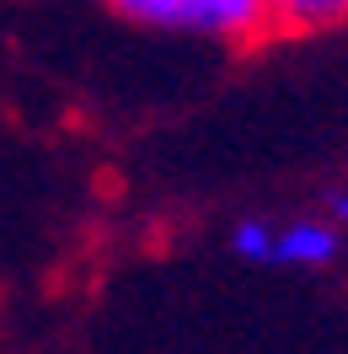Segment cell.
I'll return each mask as SVG.
<instances>
[{
  "mask_svg": "<svg viewBox=\"0 0 348 354\" xmlns=\"http://www.w3.org/2000/svg\"><path fill=\"white\" fill-rule=\"evenodd\" d=\"M113 11L151 32H182V38H209L231 48L268 38L262 0H113Z\"/></svg>",
  "mask_w": 348,
  "mask_h": 354,
  "instance_id": "cell-1",
  "label": "cell"
},
{
  "mask_svg": "<svg viewBox=\"0 0 348 354\" xmlns=\"http://www.w3.org/2000/svg\"><path fill=\"white\" fill-rule=\"evenodd\" d=\"M343 258V225L327 215H295L273 221V252L268 268H332Z\"/></svg>",
  "mask_w": 348,
  "mask_h": 354,
  "instance_id": "cell-2",
  "label": "cell"
},
{
  "mask_svg": "<svg viewBox=\"0 0 348 354\" xmlns=\"http://www.w3.org/2000/svg\"><path fill=\"white\" fill-rule=\"evenodd\" d=\"M268 6V32H327V27L348 22V0H262Z\"/></svg>",
  "mask_w": 348,
  "mask_h": 354,
  "instance_id": "cell-3",
  "label": "cell"
},
{
  "mask_svg": "<svg viewBox=\"0 0 348 354\" xmlns=\"http://www.w3.org/2000/svg\"><path fill=\"white\" fill-rule=\"evenodd\" d=\"M231 252H236L241 263H262V268H268V252H273V221H262V215L236 221V225H231Z\"/></svg>",
  "mask_w": 348,
  "mask_h": 354,
  "instance_id": "cell-4",
  "label": "cell"
},
{
  "mask_svg": "<svg viewBox=\"0 0 348 354\" xmlns=\"http://www.w3.org/2000/svg\"><path fill=\"white\" fill-rule=\"evenodd\" d=\"M332 221L343 225V236H348V188H343V194H338V204H332Z\"/></svg>",
  "mask_w": 348,
  "mask_h": 354,
  "instance_id": "cell-5",
  "label": "cell"
}]
</instances>
